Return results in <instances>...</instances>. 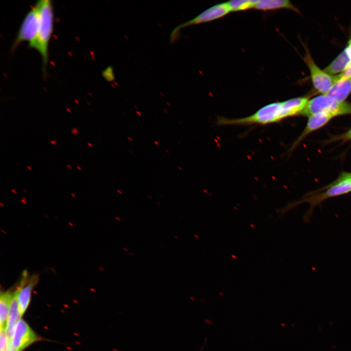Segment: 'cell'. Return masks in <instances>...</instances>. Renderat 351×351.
Returning a JSON list of instances; mask_svg holds the SVG:
<instances>
[{
  "mask_svg": "<svg viewBox=\"0 0 351 351\" xmlns=\"http://www.w3.org/2000/svg\"><path fill=\"white\" fill-rule=\"evenodd\" d=\"M308 100L307 97H297L283 101L273 102L246 117L235 118L217 117L216 123L222 126L265 125L276 123L289 117L299 116Z\"/></svg>",
  "mask_w": 351,
  "mask_h": 351,
  "instance_id": "6da1fadb",
  "label": "cell"
},
{
  "mask_svg": "<svg viewBox=\"0 0 351 351\" xmlns=\"http://www.w3.org/2000/svg\"><path fill=\"white\" fill-rule=\"evenodd\" d=\"M351 192V172L341 173L332 183L315 191L309 192L300 199L291 204L289 208H292L302 203L310 204V208L304 215V219L309 222L314 208L325 200L344 195Z\"/></svg>",
  "mask_w": 351,
  "mask_h": 351,
  "instance_id": "7a4b0ae2",
  "label": "cell"
},
{
  "mask_svg": "<svg viewBox=\"0 0 351 351\" xmlns=\"http://www.w3.org/2000/svg\"><path fill=\"white\" fill-rule=\"evenodd\" d=\"M36 3L39 11V26L36 39L30 48L37 50L40 54L45 75L48 61V45L53 29V10L49 0H39Z\"/></svg>",
  "mask_w": 351,
  "mask_h": 351,
  "instance_id": "3957f363",
  "label": "cell"
},
{
  "mask_svg": "<svg viewBox=\"0 0 351 351\" xmlns=\"http://www.w3.org/2000/svg\"><path fill=\"white\" fill-rule=\"evenodd\" d=\"M318 113H325L333 117L351 115V104L340 102L327 95H321L309 100L299 116L309 117Z\"/></svg>",
  "mask_w": 351,
  "mask_h": 351,
  "instance_id": "277c9868",
  "label": "cell"
},
{
  "mask_svg": "<svg viewBox=\"0 0 351 351\" xmlns=\"http://www.w3.org/2000/svg\"><path fill=\"white\" fill-rule=\"evenodd\" d=\"M39 11L37 3L27 13L11 47L14 51L22 42L28 41L30 47L35 41L39 26Z\"/></svg>",
  "mask_w": 351,
  "mask_h": 351,
  "instance_id": "5b68a950",
  "label": "cell"
},
{
  "mask_svg": "<svg viewBox=\"0 0 351 351\" xmlns=\"http://www.w3.org/2000/svg\"><path fill=\"white\" fill-rule=\"evenodd\" d=\"M231 12L227 2L218 3L208 8L194 18L176 26L170 34L171 42L176 41L179 37L181 29L193 25L212 21L227 15Z\"/></svg>",
  "mask_w": 351,
  "mask_h": 351,
  "instance_id": "8992f818",
  "label": "cell"
},
{
  "mask_svg": "<svg viewBox=\"0 0 351 351\" xmlns=\"http://www.w3.org/2000/svg\"><path fill=\"white\" fill-rule=\"evenodd\" d=\"M303 59L309 69L313 86L322 95H326L332 86L339 80V75H330L324 70L320 69L315 64L307 48Z\"/></svg>",
  "mask_w": 351,
  "mask_h": 351,
  "instance_id": "52a82bcc",
  "label": "cell"
},
{
  "mask_svg": "<svg viewBox=\"0 0 351 351\" xmlns=\"http://www.w3.org/2000/svg\"><path fill=\"white\" fill-rule=\"evenodd\" d=\"M40 340L41 338L22 318L16 324L9 339L11 346L17 351H23Z\"/></svg>",
  "mask_w": 351,
  "mask_h": 351,
  "instance_id": "ba28073f",
  "label": "cell"
},
{
  "mask_svg": "<svg viewBox=\"0 0 351 351\" xmlns=\"http://www.w3.org/2000/svg\"><path fill=\"white\" fill-rule=\"evenodd\" d=\"M22 277L16 291L19 310L22 316L30 304L32 292L37 283L38 277L33 275L29 278L26 272L23 273Z\"/></svg>",
  "mask_w": 351,
  "mask_h": 351,
  "instance_id": "9c48e42d",
  "label": "cell"
},
{
  "mask_svg": "<svg viewBox=\"0 0 351 351\" xmlns=\"http://www.w3.org/2000/svg\"><path fill=\"white\" fill-rule=\"evenodd\" d=\"M308 117L304 130L292 144L290 152L293 151L308 135L323 127L333 118L331 115L325 113H318Z\"/></svg>",
  "mask_w": 351,
  "mask_h": 351,
  "instance_id": "30bf717a",
  "label": "cell"
},
{
  "mask_svg": "<svg viewBox=\"0 0 351 351\" xmlns=\"http://www.w3.org/2000/svg\"><path fill=\"white\" fill-rule=\"evenodd\" d=\"M254 9L262 11L288 9L299 13L297 8L288 0H257Z\"/></svg>",
  "mask_w": 351,
  "mask_h": 351,
  "instance_id": "8fae6325",
  "label": "cell"
},
{
  "mask_svg": "<svg viewBox=\"0 0 351 351\" xmlns=\"http://www.w3.org/2000/svg\"><path fill=\"white\" fill-rule=\"evenodd\" d=\"M351 93V77L337 81L326 94L340 102L345 101Z\"/></svg>",
  "mask_w": 351,
  "mask_h": 351,
  "instance_id": "7c38bea8",
  "label": "cell"
},
{
  "mask_svg": "<svg viewBox=\"0 0 351 351\" xmlns=\"http://www.w3.org/2000/svg\"><path fill=\"white\" fill-rule=\"evenodd\" d=\"M21 317L22 316L19 310L16 289L14 291V295L11 303L5 328L7 335L9 339L12 335L14 327L17 322L21 318Z\"/></svg>",
  "mask_w": 351,
  "mask_h": 351,
  "instance_id": "4fadbf2b",
  "label": "cell"
},
{
  "mask_svg": "<svg viewBox=\"0 0 351 351\" xmlns=\"http://www.w3.org/2000/svg\"><path fill=\"white\" fill-rule=\"evenodd\" d=\"M350 62V59L346 49L324 69L327 74L335 76L345 70Z\"/></svg>",
  "mask_w": 351,
  "mask_h": 351,
  "instance_id": "5bb4252c",
  "label": "cell"
},
{
  "mask_svg": "<svg viewBox=\"0 0 351 351\" xmlns=\"http://www.w3.org/2000/svg\"><path fill=\"white\" fill-rule=\"evenodd\" d=\"M14 291L1 292L0 295V328L5 329L6 321Z\"/></svg>",
  "mask_w": 351,
  "mask_h": 351,
  "instance_id": "9a60e30c",
  "label": "cell"
},
{
  "mask_svg": "<svg viewBox=\"0 0 351 351\" xmlns=\"http://www.w3.org/2000/svg\"><path fill=\"white\" fill-rule=\"evenodd\" d=\"M255 0H232L227 2L231 12H239L254 8Z\"/></svg>",
  "mask_w": 351,
  "mask_h": 351,
  "instance_id": "2e32d148",
  "label": "cell"
},
{
  "mask_svg": "<svg viewBox=\"0 0 351 351\" xmlns=\"http://www.w3.org/2000/svg\"><path fill=\"white\" fill-rule=\"evenodd\" d=\"M330 140H339L343 142L349 141L351 142V127L347 132L340 134L338 136H333Z\"/></svg>",
  "mask_w": 351,
  "mask_h": 351,
  "instance_id": "e0dca14e",
  "label": "cell"
},
{
  "mask_svg": "<svg viewBox=\"0 0 351 351\" xmlns=\"http://www.w3.org/2000/svg\"><path fill=\"white\" fill-rule=\"evenodd\" d=\"M350 59V62L347 68L345 70V75L349 77H351V39L348 42V46L345 48Z\"/></svg>",
  "mask_w": 351,
  "mask_h": 351,
  "instance_id": "ac0fdd59",
  "label": "cell"
},
{
  "mask_svg": "<svg viewBox=\"0 0 351 351\" xmlns=\"http://www.w3.org/2000/svg\"><path fill=\"white\" fill-rule=\"evenodd\" d=\"M0 351H17L14 348L12 347L11 346L10 340H9L6 346L2 350H0Z\"/></svg>",
  "mask_w": 351,
  "mask_h": 351,
  "instance_id": "d6986e66",
  "label": "cell"
},
{
  "mask_svg": "<svg viewBox=\"0 0 351 351\" xmlns=\"http://www.w3.org/2000/svg\"><path fill=\"white\" fill-rule=\"evenodd\" d=\"M72 133L74 135H77L78 133V130L77 128H74L71 130Z\"/></svg>",
  "mask_w": 351,
  "mask_h": 351,
  "instance_id": "ffe728a7",
  "label": "cell"
},
{
  "mask_svg": "<svg viewBox=\"0 0 351 351\" xmlns=\"http://www.w3.org/2000/svg\"><path fill=\"white\" fill-rule=\"evenodd\" d=\"M50 143L52 145H56L57 144V140H53L50 141Z\"/></svg>",
  "mask_w": 351,
  "mask_h": 351,
  "instance_id": "44dd1931",
  "label": "cell"
},
{
  "mask_svg": "<svg viewBox=\"0 0 351 351\" xmlns=\"http://www.w3.org/2000/svg\"><path fill=\"white\" fill-rule=\"evenodd\" d=\"M26 168L27 169H28L30 171H32V169L30 166H27Z\"/></svg>",
  "mask_w": 351,
  "mask_h": 351,
  "instance_id": "7402d4cb",
  "label": "cell"
},
{
  "mask_svg": "<svg viewBox=\"0 0 351 351\" xmlns=\"http://www.w3.org/2000/svg\"><path fill=\"white\" fill-rule=\"evenodd\" d=\"M87 144H88V145L89 146H90V147H93V145H92V143H90V142H88V143H87Z\"/></svg>",
  "mask_w": 351,
  "mask_h": 351,
  "instance_id": "603a6c76",
  "label": "cell"
},
{
  "mask_svg": "<svg viewBox=\"0 0 351 351\" xmlns=\"http://www.w3.org/2000/svg\"><path fill=\"white\" fill-rule=\"evenodd\" d=\"M77 168H78V170H80V171H81V170H82L80 166H77Z\"/></svg>",
  "mask_w": 351,
  "mask_h": 351,
  "instance_id": "cb8c5ba5",
  "label": "cell"
},
{
  "mask_svg": "<svg viewBox=\"0 0 351 351\" xmlns=\"http://www.w3.org/2000/svg\"><path fill=\"white\" fill-rule=\"evenodd\" d=\"M67 167L70 169H72L71 166L70 165L67 164Z\"/></svg>",
  "mask_w": 351,
  "mask_h": 351,
  "instance_id": "d4e9b609",
  "label": "cell"
}]
</instances>
